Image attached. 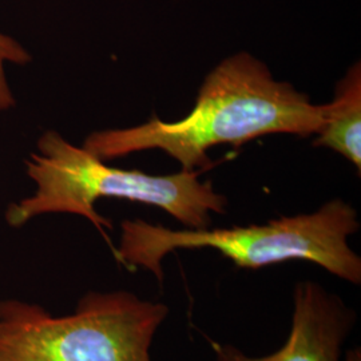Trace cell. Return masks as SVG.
I'll use <instances>...</instances> for the list:
<instances>
[{"label": "cell", "instance_id": "obj_7", "mask_svg": "<svg viewBox=\"0 0 361 361\" xmlns=\"http://www.w3.org/2000/svg\"><path fill=\"white\" fill-rule=\"evenodd\" d=\"M30 61L26 50L13 38L0 34V110H7L13 104V97L4 75V63L23 65Z\"/></svg>", "mask_w": 361, "mask_h": 361}, {"label": "cell", "instance_id": "obj_6", "mask_svg": "<svg viewBox=\"0 0 361 361\" xmlns=\"http://www.w3.org/2000/svg\"><path fill=\"white\" fill-rule=\"evenodd\" d=\"M314 146H325L361 169L360 62L349 68L336 89L335 99L325 104V118Z\"/></svg>", "mask_w": 361, "mask_h": 361}, {"label": "cell", "instance_id": "obj_5", "mask_svg": "<svg viewBox=\"0 0 361 361\" xmlns=\"http://www.w3.org/2000/svg\"><path fill=\"white\" fill-rule=\"evenodd\" d=\"M356 312L314 281L293 289V313L288 338L267 356H249L229 344L212 341L216 361H340L355 324Z\"/></svg>", "mask_w": 361, "mask_h": 361}, {"label": "cell", "instance_id": "obj_2", "mask_svg": "<svg viewBox=\"0 0 361 361\" xmlns=\"http://www.w3.org/2000/svg\"><path fill=\"white\" fill-rule=\"evenodd\" d=\"M114 255L129 269L142 268L164 280L162 261L177 249L212 247L238 268L261 269L290 259L310 261L336 277L361 284V258L348 238L359 231L357 212L336 198L310 214L265 225L173 231L143 219H126Z\"/></svg>", "mask_w": 361, "mask_h": 361}, {"label": "cell", "instance_id": "obj_3", "mask_svg": "<svg viewBox=\"0 0 361 361\" xmlns=\"http://www.w3.org/2000/svg\"><path fill=\"white\" fill-rule=\"evenodd\" d=\"M39 154L31 155L27 170L35 180L37 193L13 204L7 222L22 226L40 214L68 213L89 219L111 245L106 229L111 222L95 210L101 198H118L159 207L189 229H207L212 213L224 214L228 200L216 193L212 182H200L198 173L180 171L170 176H152L140 170L107 166L83 147H77L58 133L40 137Z\"/></svg>", "mask_w": 361, "mask_h": 361}, {"label": "cell", "instance_id": "obj_1", "mask_svg": "<svg viewBox=\"0 0 361 361\" xmlns=\"http://www.w3.org/2000/svg\"><path fill=\"white\" fill-rule=\"evenodd\" d=\"M325 104L288 82H279L265 63L247 52L222 61L201 86L193 110L177 122L157 116L143 125L92 133L83 149L101 161L161 149L183 171L205 168L207 150L224 143L238 147L268 134L310 137L324 125Z\"/></svg>", "mask_w": 361, "mask_h": 361}, {"label": "cell", "instance_id": "obj_8", "mask_svg": "<svg viewBox=\"0 0 361 361\" xmlns=\"http://www.w3.org/2000/svg\"><path fill=\"white\" fill-rule=\"evenodd\" d=\"M345 361H361L360 348L349 349L345 356Z\"/></svg>", "mask_w": 361, "mask_h": 361}, {"label": "cell", "instance_id": "obj_4", "mask_svg": "<svg viewBox=\"0 0 361 361\" xmlns=\"http://www.w3.org/2000/svg\"><path fill=\"white\" fill-rule=\"evenodd\" d=\"M169 307L128 290L90 292L67 316L19 300L0 302V361H153Z\"/></svg>", "mask_w": 361, "mask_h": 361}]
</instances>
